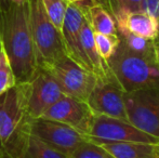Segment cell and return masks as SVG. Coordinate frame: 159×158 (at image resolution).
<instances>
[{"label": "cell", "mask_w": 159, "mask_h": 158, "mask_svg": "<svg viewBox=\"0 0 159 158\" xmlns=\"http://www.w3.org/2000/svg\"><path fill=\"white\" fill-rule=\"evenodd\" d=\"M80 38H81V44L84 51L86 53L87 57H88L89 62H90L91 67H92L93 74L98 79H115V77L113 76L111 70H109L108 64L98 54L94 40V33L91 29L86 17H84V21L81 26Z\"/></svg>", "instance_id": "2e32d148"}, {"label": "cell", "mask_w": 159, "mask_h": 158, "mask_svg": "<svg viewBox=\"0 0 159 158\" xmlns=\"http://www.w3.org/2000/svg\"><path fill=\"white\" fill-rule=\"evenodd\" d=\"M0 42L16 82H30L38 67L28 0L0 3Z\"/></svg>", "instance_id": "6da1fadb"}, {"label": "cell", "mask_w": 159, "mask_h": 158, "mask_svg": "<svg viewBox=\"0 0 159 158\" xmlns=\"http://www.w3.org/2000/svg\"><path fill=\"white\" fill-rule=\"evenodd\" d=\"M125 106L130 124L159 140V86L126 92Z\"/></svg>", "instance_id": "5b68a950"}, {"label": "cell", "mask_w": 159, "mask_h": 158, "mask_svg": "<svg viewBox=\"0 0 159 158\" xmlns=\"http://www.w3.org/2000/svg\"><path fill=\"white\" fill-rule=\"evenodd\" d=\"M32 134L53 151L65 156H69L87 141L84 135L71 127L42 117L34 119Z\"/></svg>", "instance_id": "ba28073f"}, {"label": "cell", "mask_w": 159, "mask_h": 158, "mask_svg": "<svg viewBox=\"0 0 159 158\" xmlns=\"http://www.w3.org/2000/svg\"><path fill=\"white\" fill-rule=\"evenodd\" d=\"M143 1L144 0H114L111 12L116 23L122 21L130 13L143 12Z\"/></svg>", "instance_id": "ac0fdd59"}, {"label": "cell", "mask_w": 159, "mask_h": 158, "mask_svg": "<svg viewBox=\"0 0 159 158\" xmlns=\"http://www.w3.org/2000/svg\"><path fill=\"white\" fill-rule=\"evenodd\" d=\"M113 2H114V0H109V6H111V4H113Z\"/></svg>", "instance_id": "83f0119b"}, {"label": "cell", "mask_w": 159, "mask_h": 158, "mask_svg": "<svg viewBox=\"0 0 159 158\" xmlns=\"http://www.w3.org/2000/svg\"><path fill=\"white\" fill-rule=\"evenodd\" d=\"M93 115L87 102L63 95L42 115V118L67 124L87 138Z\"/></svg>", "instance_id": "30bf717a"}, {"label": "cell", "mask_w": 159, "mask_h": 158, "mask_svg": "<svg viewBox=\"0 0 159 158\" xmlns=\"http://www.w3.org/2000/svg\"><path fill=\"white\" fill-rule=\"evenodd\" d=\"M120 42L128 49L138 53H152L157 50L156 39H146L140 36H135L128 32H117Z\"/></svg>", "instance_id": "e0dca14e"}, {"label": "cell", "mask_w": 159, "mask_h": 158, "mask_svg": "<svg viewBox=\"0 0 159 158\" xmlns=\"http://www.w3.org/2000/svg\"><path fill=\"white\" fill-rule=\"evenodd\" d=\"M78 6L82 10L84 17L88 21L91 29L95 34L103 35H116L117 27L113 14L106 8L100 4L92 3L91 0H88V3H84V0L78 2Z\"/></svg>", "instance_id": "9a60e30c"}, {"label": "cell", "mask_w": 159, "mask_h": 158, "mask_svg": "<svg viewBox=\"0 0 159 158\" xmlns=\"http://www.w3.org/2000/svg\"><path fill=\"white\" fill-rule=\"evenodd\" d=\"M43 8L53 25L61 30L68 2L66 0H41Z\"/></svg>", "instance_id": "44dd1931"}, {"label": "cell", "mask_w": 159, "mask_h": 158, "mask_svg": "<svg viewBox=\"0 0 159 158\" xmlns=\"http://www.w3.org/2000/svg\"><path fill=\"white\" fill-rule=\"evenodd\" d=\"M114 158H156L159 143L142 142H98Z\"/></svg>", "instance_id": "5bb4252c"}, {"label": "cell", "mask_w": 159, "mask_h": 158, "mask_svg": "<svg viewBox=\"0 0 159 158\" xmlns=\"http://www.w3.org/2000/svg\"><path fill=\"white\" fill-rule=\"evenodd\" d=\"M67 158H114L106 150L87 140Z\"/></svg>", "instance_id": "603a6c76"}, {"label": "cell", "mask_w": 159, "mask_h": 158, "mask_svg": "<svg viewBox=\"0 0 159 158\" xmlns=\"http://www.w3.org/2000/svg\"><path fill=\"white\" fill-rule=\"evenodd\" d=\"M94 40L98 54L107 63L109 61V59L114 55L115 51L117 50V47L119 46L120 39L118 37V34L103 35L94 33Z\"/></svg>", "instance_id": "d6986e66"}, {"label": "cell", "mask_w": 159, "mask_h": 158, "mask_svg": "<svg viewBox=\"0 0 159 158\" xmlns=\"http://www.w3.org/2000/svg\"><path fill=\"white\" fill-rule=\"evenodd\" d=\"M23 158H67V156L53 151L32 134L27 151Z\"/></svg>", "instance_id": "ffe728a7"}, {"label": "cell", "mask_w": 159, "mask_h": 158, "mask_svg": "<svg viewBox=\"0 0 159 158\" xmlns=\"http://www.w3.org/2000/svg\"><path fill=\"white\" fill-rule=\"evenodd\" d=\"M125 91L116 79H98L89 97L88 103L93 114L105 115L113 118L126 120Z\"/></svg>", "instance_id": "9c48e42d"}, {"label": "cell", "mask_w": 159, "mask_h": 158, "mask_svg": "<svg viewBox=\"0 0 159 158\" xmlns=\"http://www.w3.org/2000/svg\"><path fill=\"white\" fill-rule=\"evenodd\" d=\"M16 84L14 73L4 50H0V94L4 93Z\"/></svg>", "instance_id": "7402d4cb"}, {"label": "cell", "mask_w": 159, "mask_h": 158, "mask_svg": "<svg viewBox=\"0 0 159 158\" xmlns=\"http://www.w3.org/2000/svg\"><path fill=\"white\" fill-rule=\"evenodd\" d=\"M28 3L37 64L40 67H44L67 55L63 37L61 30L50 21L41 0H28Z\"/></svg>", "instance_id": "277c9868"}, {"label": "cell", "mask_w": 159, "mask_h": 158, "mask_svg": "<svg viewBox=\"0 0 159 158\" xmlns=\"http://www.w3.org/2000/svg\"><path fill=\"white\" fill-rule=\"evenodd\" d=\"M84 21V14L80 7L77 3H69L68 2L61 33L67 56H69L84 70L92 72V67H91L90 62L84 51L81 38H80L81 26Z\"/></svg>", "instance_id": "7c38bea8"}, {"label": "cell", "mask_w": 159, "mask_h": 158, "mask_svg": "<svg viewBox=\"0 0 159 158\" xmlns=\"http://www.w3.org/2000/svg\"><path fill=\"white\" fill-rule=\"evenodd\" d=\"M66 1L69 2V3H78V2H81L84 0H66Z\"/></svg>", "instance_id": "484cf974"}, {"label": "cell", "mask_w": 159, "mask_h": 158, "mask_svg": "<svg viewBox=\"0 0 159 158\" xmlns=\"http://www.w3.org/2000/svg\"><path fill=\"white\" fill-rule=\"evenodd\" d=\"M44 68L54 77L65 95L84 102L88 101L98 81V77L92 72L84 70L67 55Z\"/></svg>", "instance_id": "8992f818"}, {"label": "cell", "mask_w": 159, "mask_h": 158, "mask_svg": "<svg viewBox=\"0 0 159 158\" xmlns=\"http://www.w3.org/2000/svg\"><path fill=\"white\" fill-rule=\"evenodd\" d=\"M30 92V82H16L0 94V158H23L27 151L34 121Z\"/></svg>", "instance_id": "7a4b0ae2"}, {"label": "cell", "mask_w": 159, "mask_h": 158, "mask_svg": "<svg viewBox=\"0 0 159 158\" xmlns=\"http://www.w3.org/2000/svg\"><path fill=\"white\" fill-rule=\"evenodd\" d=\"M23 0H0V3H9V2H20Z\"/></svg>", "instance_id": "d4e9b609"}, {"label": "cell", "mask_w": 159, "mask_h": 158, "mask_svg": "<svg viewBox=\"0 0 159 158\" xmlns=\"http://www.w3.org/2000/svg\"><path fill=\"white\" fill-rule=\"evenodd\" d=\"M156 42H157V47H158V50H159V37L156 39Z\"/></svg>", "instance_id": "4316f807"}, {"label": "cell", "mask_w": 159, "mask_h": 158, "mask_svg": "<svg viewBox=\"0 0 159 158\" xmlns=\"http://www.w3.org/2000/svg\"><path fill=\"white\" fill-rule=\"evenodd\" d=\"M117 32H128L146 39L159 37V20L145 12L130 13L122 21L116 23Z\"/></svg>", "instance_id": "4fadbf2b"}, {"label": "cell", "mask_w": 159, "mask_h": 158, "mask_svg": "<svg viewBox=\"0 0 159 158\" xmlns=\"http://www.w3.org/2000/svg\"><path fill=\"white\" fill-rule=\"evenodd\" d=\"M87 140L98 142H142L159 143V140L139 130L129 121L105 115H93Z\"/></svg>", "instance_id": "52a82bcc"}, {"label": "cell", "mask_w": 159, "mask_h": 158, "mask_svg": "<svg viewBox=\"0 0 159 158\" xmlns=\"http://www.w3.org/2000/svg\"><path fill=\"white\" fill-rule=\"evenodd\" d=\"M143 12L159 20V0H144Z\"/></svg>", "instance_id": "cb8c5ba5"}, {"label": "cell", "mask_w": 159, "mask_h": 158, "mask_svg": "<svg viewBox=\"0 0 159 158\" xmlns=\"http://www.w3.org/2000/svg\"><path fill=\"white\" fill-rule=\"evenodd\" d=\"M1 48H2V46H1V42H0V50H1Z\"/></svg>", "instance_id": "f546056e"}, {"label": "cell", "mask_w": 159, "mask_h": 158, "mask_svg": "<svg viewBox=\"0 0 159 158\" xmlns=\"http://www.w3.org/2000/svg\"><path fill=\"white\" fill-rule=\"evenodd\" d=\"M107 64L125 92L159 86L158 47L155 52L138 53L119 42Z\"/></svg>", "instance_id": "3957f363"}, {"label": "cell", "mask_w": 159, "mask_h": 158, "mask_svg": "<svg viewBox=\"0 0 159 158\" xmlns=\"http://www.w3.org/2000/svg\"><path fill=\"white\" fill-rule=\"evenodd\" d=\"M156 158H159V147H158V151H157V155H156Z\"/></svg>", "instance_id": "f1b7e54d"}, {"label": "cell", "mask_w": 159, "mask_h": 158, "mask_svg": "<svg viewBox=\"0 0 159 158\" xmlns=\"http://www.w3.org/2000/svg\"><path fill=\"white\" fill-rule=\"evenodd\" d=\"M32 92L28 103V111L32 118H40L63 95L60 84L44 67L38 66L30 80Z\"/></svg>", "instance_id": "8fae6325"}]
</instances>
